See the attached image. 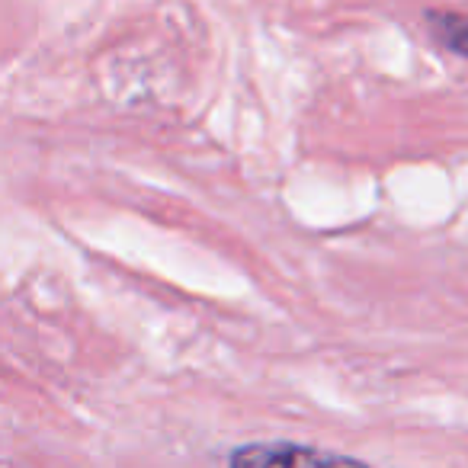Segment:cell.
Listing matches in <instances>:
<instances>
[{
  "label": "cell",
  "mask_w": 468,
  "mask_h": 468,
  "mask_svg": "<svg viewBox=\"0 0 468 468\" xmlns=\"http://www.w3.org/2000/svg\"><path fill=\"white\" fill-rule=\"evenodd\" d=\"M234 462H254V465H267V462H331L337 455L327 452H312V449H295V446H250L241 449V452L231 455Z\"/></svg>",
  "instance_id": "cell-1"
},
{
  "label": "cell",
  "mask_w": 468,
  "mask_h": 468,
  "mask_svg": "<svg viewBox=\"0 0 468 468\" xmlns=\"http://www.w3.org/2000/svg\"><path fill=\"white\" fill-rule=\"evenodd\" d=\"M436 27H440V39L446 42L452 52L468 58V20H462V16H440Z\"/></svg>",
  "instance_id": "cell-2"
}]
</instances>
